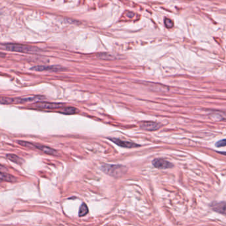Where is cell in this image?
Wrapping results in <instances>:
<instances>
[{
	"mask_svg": "<svg viewBox=\"0 0 226 226\" xmlns=\"http://www.w3.org/2000/svg\"><path fill=\"white\" fill-rule=\"evenodd\" d=\"M44 97L39 95H32L25 97H16V98H7V97H1V104H19V103H37L42 100H44Z\"/></svg>",
	"mask_w": 226,
	"mask_h": 226,
	"instance_id": "6da1fadb",
	"label": "cell"
},
{
	"mask_svg": "<svg viewBox=\"0 0 226 226\" xmlns=\"http://www.w3.org/2000/svg\"><path fill=\"white\" fill-rule=\"evenodd\" d=\"M102 170L111 177H120L125 175L127 171V168L125 166L120 165L105 164L102 166Z\"/></svg>",
	"mask_w": 226,
	"mask_h": 226,
	"instance_id": "7a4b0ae2",
	"label": "cell"
},
{
	"mask_svg": "<svg viewBox=\"0 0 226 226\" xmlns=\"http://www.w3.org/2000/svg\"><path fill=\"white\" fill-rule=\"evenodd\" d=\"M4 48L7 50L12 52H22V53H30V54H35V53L39 52L41 50L39 48L35 46H31L28 45L19 44H4Z\"/></svg>",
	"mask_w": 226,
	"mask_h": 226,
	"instance_id": "3957f363",
	"label": "cell"
},
{
	"mask_svg": "<svg viewBox=\"0 0 226 226\" xmlns=\"http://www.w3.org/2000/svg\"><path fill=\"white\" fill-rule=\"evenodd\" d=\"M17 143L22 146L29 147V148L37 149L41 151V152H43V153H47V154H49V155H55L56 154H57V152L55 149H52L49 146H44V145L31 143V142H25V141H17Z\"/></svg>",
	"mask_w": 226,
	"mask_h": 226,
	"instance_id": "277c9868",
	"label": "cell"
},
{
	"mask_svg": "<svg viewBox=\"0 0 226 226\" xmlns=\"http://www.w3.org/2000/svg\"><path fill=\"white\" fill-rule=\"evenodd\" d=\"M65 104L59 103H39L34 105L35 107L42 109H56V108H62Z\"/></svg>",
	"mask_w": 226,
	"mask_h": 226,
	"instance_id": "5b68a950",
	"label": "cell"
},
{
	"mask_svg": "<svg viewBox=\"0 0 226 226\" xmlns=\"http://www.w3.org/2000/svg\"><path fill=\"white\" fill-rule=\"evenodd\" d=\"M139 126L142 129L147 131L157 130L162 126L160 123L153 121H142L139 123Z\"/></svg>",
	"mask_w": 226,
	"mask_h": 226,
	"instance_id": "8992f818",
	"label": "cell"
},
{
	"mask_svg": "<svg viewBox=\"0 0 226 226\" xmlns=\"http://www.w3.org/2000/svg\"><path fill=\"white\" fill-rule=\"evenodd\" d=\"M109 139H110V141L113 142V143H115L116 144L118 145V146H121L122 147H125V148H134V147H137L140 146V145L133 143V142L124 141L118 138H109Z\"/></svg>",
	"mask_w": 226,
	"mask_h": 226,
	"instance_id": "52a82bcc",
	"label": "cell"
},
{
	"mask_svg": "<svg viewBox=\"0 0 226 226\" xmlns=\"http://www.w3.org/2000/svg\"><path fill=\"white\" fill-rule=\"evenodd\" d=\"M153 165L156 168L161 169H170L173 167V165L171 162L162 158L155 159L153 161Z\"/></svg>",
	"mask_w": 226,
	"mask_h": 226,
	"instance_id": "ba28073f",
	"label": "cell"
},
{
	"mask_svg": "<svg viewBox=\"0 0 226 226\" xmlns=\"http://www.w3.org/2000/svg\"><path fill=\"white\" fill-rule=\"evenodd\" d=\"M31 69L36 71H59L63 70L65 68L59 66H36L32 67Z\"/></svg>",
	"mask_w": 226,
	"mask_h": 226,
	"instance_id": "9c48e42d",
	"label": "cell"
},
{
	"mask_svg": "<svg viewBox=\"0 0 226 226\" xmlns=\"http://www.w3.org/2000/svg\"><path fill=\"white\" fill-rule=\"evenodd\" d=\"M211 208L216 212L226 215V202H214L211 204Z\"/></svg>",
	"mask_w": 226,
	"mask_h": 226,
	"instance_id": "30bf717a",
	"label": "cell"
},
{
	"mask_svg": "<svg viewBox=\"0 0 226 226\" xmlns=\"http://www.w3.org/2000/svg\"><path fill=\"white\" fill-rule=\"evenodd\" d=\"M0 177H1V179L2 181H7V182H11V183H13L17 181V178L13 177V175H11L9 174L5 173L4 172H1V175H0Z\"/></svg>",
	"mask_w": 226,
	"mask_h": 226,
	"instance_id": "8fae6325",
	"label": "cell"
},
{
	"mask_svg": "<svg viewBox=\"0 0 226 226\" xmlns=\"http://www.w3.org/2000/svg\"><path fill=\"white\" fill-rule=\"evenodd\" d=\"M7 158L8 160H10L12 162L19 164V165H21L22 163H23V160L21 157H19V156L14 155V154H7Z\"/></svg>",
	"mask_w": 226,
	"mask_h": 226,
	"instance_id": "7c38bea8",
	"label": "cell"
},
{
	"mask_svg": "<svg viewBox=\"0 0 226 226\" xmlns=\"http://www.w3.org/2000/svg\"><path fill=\"white\" fill-rule=\"evenodd\" d=\"M59 112L62 114H76L78 112V110L76 108L74 107H67V108H62L59 110Z\"/></svg>",
	"mask_w": 226,
	"mask_h": 226,
	"instance_id": "4fadbf2b",
	"label": "cell"
},
{
	"mask_svg": "<svg viewBox=\"0 0 226 226\" xmlns=\"http://www.w3.org/2000/svg\"><path fill=\"white\" fill-rule=\"evenodd\" d=\"M88 213V208L87 205L86 204L83 203L82 205H81L80 208V210H79V216L80 217H83L86 216V214Z\"/></svg>",
	"mask_w": 226,
	"mask_h": 226,
	"instance_id": "5bb4252c",
	"label": "cell"
},
{
	"mask_svg": "<svg viewBox=\"0 0 226 226\" xmlns=\"http://www.w3.org/2000/svg\"><path fill=\"white\" fill-rule=\"evenodd\" d=\"M97 57L103 60H113L115 58L112 54H108V53H101L97 55Z\"/></svg>",
	"mask_w": 226,
	"mask_h": 226,
	"instance_id": "9a60e30c",
	"label": "cell"
},
{
	"mask_svg": "<svg viewBox=\"0 0 226 226\" xmlns=\"http://www.w3.org/2000/svg\"><path fill=\"white\" fill-rule=\"evenodd\" d=\"M217 147H222L226 146V139H223L222 140L218 141L216 144Z\"/></svg>",
	"mask_w": 226,
	"mask_h": 226,
	"instance_id": "2e32d148",
	"label": "cell"
},
{
	"mask_svg": "<svg viewBox=\"0 0 226 226\" xmlns=\"http://www.w3.org/2000/svg\"><path fill=\"white\" fill-rule=\"evenodd\" d=\"M164 24H165V26L167 28H172L173 27V22L172 21L171 19H165V20H164Z\"/></svg>",
	"mask_w": 226,
	"mask_h": 226,
	"instance_id": "e0dca14e",
	"label": "cell"
},
{
	"mask_svg": "<svg viewBox=\"0 0 226 226\" xmlns=\"http://www.w3.org/2000/svg\"><path fill=\"white\" fill-rule=\"evenodd\" d=\"M220 153H222V154H224V155H226V152H221Z\"/></svg>",
	"mask_w": 226,
	"mask_h": 226,
	"instance_id": "ac0fdd59",
	"label": "cell"
}]
</instances>
